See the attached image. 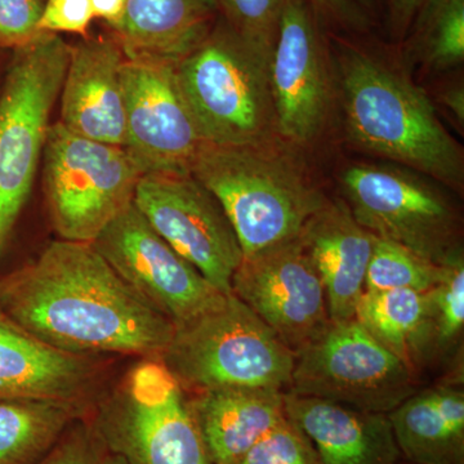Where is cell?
I'll return each instance as SVG.
<instances>
[{
  "label": "cell",
  "instance_id": "obj_1",
  "mask_svg": "<svg viewBox=\"0 0 464 464\" xmlns=\"http://www.w3.org/2000/svg\"><path fill=\"white\" fill-rule=\"evenodd\" d=\"M0 315L74 355L160 357L174 325L128 285L91 243L51 241L0 277Z\"/></svg>",
  "mask_w": 464,
  "mask_h": 464
},
{
  "label": "cell",
  "instance_id": "obj_2",
  "mask_svg": "<svg viewBox=\"0 0 464 464\" xmlns=\"http://www.w3.org/2000/svg\"><path fill=\"white\" fill-rule=\"evenodd\" d=\"M338 69L344 125L356 148L462 190L463 150L423 90L355 45H341Z\"/></svg>",
  "mask_w": 464,
  "mask_h": 464
},
{
  "label": "cell",
  "instance_id": "obj_3",
  "mask_svg": "<svg viewBox=\"0 0 464 464\" xmlns=\"http://www.w3.org/2000/svg\"><path fill=\"white\" fill-rule=\"evenodd\" d=\"M191 174L221 204L244 257L298 239L329 200L274 141L246 146L204 142Z\"/></svg>",
  "mask_w": 464,
  "mask_h": 464
},
{
  "label": "cell",
  "instance_id": "obj_4",
  "mask_svg": "<svg viewBox=\"0 0 464 464\" xmlns=\"http://www.w3.org/2000/svg\"><path fill=\"white\" fill-rule=\"evenodd\" d=\"M185 392L221 389L286 392L295 353L237 295L174 328L159 357Z\"/></svg>",
  "mask_w": 464,
  "mask_h": 464
},
{
  "label": "cell",
  "instance_id": "obj_5",
  "mask_svg": "<svg viewBox=\"0 0 464 464\" xmlns=\"http://www.w3.org/2000/svg\"><path fill=\"white\" fill-rule=\"evenodd\" d=\"M268 63L270 58L221 18L177 63L179 87L204 142L246 146L275 141Z\"/></svg>",
  "mask_w": 464,
  "mask_h": 464
},
{
  "label": "cell",
  "instance_id": "obj_6",
  "mask_svg": "<svg viewBox=\"0 0 464 464\" xmlns=\"http://www.w3.org/2000/svg\"><path fill=\"white\" fill-rule=\"evenodd\" d=\"M70 48L61 35L43 33L9 54L0 83V256L42 163Z\"/></svg>",
  "mask_w": 464,
  "mask_h": 464
},
{
  "label": "cell",
  "instance_id": "obj_7",
  "mask_svg": "<svg viewBox=\"0 0 464 464\" xmlns=\"http://www.w3.org/2000/svg\"><path fill=\"white\" fill-rule=\"evenodd\" d=\"M90 413L109 453L128 464H215L188 395L158 357H142Z\"/></svg>",
  "mask_w": 464,
  "mask_h": 464
},
{
  "label": "cell",
  "instance_id": "obj_8",
  "mask_svg": "<svg viewBox=\"0 0 464 464\" xmlns=\"http://www.w3.org/2000/svg\"><path fill=\"white\" fill-rule=\"evenodd\" d=\"M43 191L58 239L92 243L133 203L143 176L121 146L52 123L42 157Z\"/></svg>",
  "mask_w": 464,
  "mask_h": 464
},
{
  "label": "cell",
  "instance_id": "obj_9",
  "mask_svg": "<svg viewBox=\"0 0 464 464\" xmlns=\"http://www.w3.org/2000/svg\"><path fill=\"white\" fill-rule=\"evenodd\" d=\"M414 170L353 166L341 177L346 204L357 222L441 266L463 255L459 212L438 186Z\"/></svg>",
  "mask_w": 464,
  "mask_h": 464
},
{
  "label": "cell",
  "instance_id": "obj_10",
  "mask_svg": "<svg viewBox=\"0 0 464 464\" xmlns=\"http://www.w3.org/2000/svg\"><path fill=\"white\" fill-rule=\"evenodd\" d=\"M418 391V372L355 319L331 323L295 353L286 392L389 414Z\"/></svg>",
  "mask_w": 464,
  "mask_h": 464
},
{
  "label": "cell",
  "instance_id": "obj_11",
  "mask_svg": "<svg viewBox=\"0 0 464 464\" xmlns=\"http://www.w3.org/2000/svg\"><path fill=\"white\" fill-rule=\"evenodd\" d=\"M134 206L151 227L218 289L231 280L244 256L221 204L191 173L143 174Z\"/></svg>",
  "mask_w": 464,
  "mask_h": 464
},
{
  "label": "cell",
  "instance_id": "obj_12",
  "mask_svg": "<svg viewBox=\"0 0 464 464\" xmlns=\"http://www.w3.org/2000/svg\"><path fill=\"white\" fill-rule=\"evenodd\" d=\"M91 244L174 328L206 313L225 295L151 227L134 203Z\"/></svg>",
  "mask_w": 464,
  "mask_h": 464
},
{
  "label": "cell",
  "instance_id": "obj_13",
  "mask_svg": "<svg viewBox=\"0 0 464 464\" xmlns=\"http://www.w3.org/2000/svg\"><path fill=\"white\" fill-rule=\"evenodd\" d=\"M174 63L127 58L123 148L143 174L191 173L204 145Z\"/></svg>",
  "mask_w": 464,
  "mask_h": 464
},
{
  "label": "cell",
  "instance_id": "obj_14",
  "mask_svg": "<svg viewBox=\"0 0 464 464\" xmlns=\"http://www.w3.org/2000/svg\"><path fill=\"white\" fill-rule=\"evenodd\" d=\"M231 293L295 353L332 323L325 288L299 237L244 257Z\"/></svg>",
  "mask_w": 464,
  "mask_h": 464
},
{
  "label": "cell",
  "instance_id": "obj_15",
  "mask_svg": "<svg viewBox=\"0 0 464 464\" xmlns=\"http://www.w3.org/2000/svg\"><path fill=\"white\" fill-rule=\"evenodd\" d=\"M320 21L307 0H286L270 63L276 134L304 146L323 132L332 79Z\"/></svg>",
  "mask_w": 464,
  "mask_h": 464
},
{
  "label": "cell",
  "instance_id": "obj_16",
  "mask_svg": "<svg viewBox=\"0 0 464 464\" xmlns=\"http://www.w3.org/2000/svg\"><path fill=\"white\" fill-rule=\"evenodd\" d=\"M125 54L112 36L79 42L70 48L60 97V123L70 132L123 148Z\"/></svg>",
  "mask_w": 464,
  "mask_h": 464
},
{
  "label": "cell",
  "instance_id": "obj_17",
  "mask_svg": "<svg viewBox=\"0 0 464 464\" xmlns=\"http://www.w3.org/2000/svg\"><path fill=\"white\" fill-rule=\"evenodd\" d=\"M96 356L63 353L0 315V399H47L91 408L99 389Z\"/></svg>",
  "mask_w": 464,
  "mask_h": 464
},
{
  "label": "cell",
  "instance_id": "obj_18",
  "mask_svg": "<svg viewBox=\"0 0 464 464\" xmlns=\"http://www.w3.org/2000/svg\"><path fill=\"white\" fill-rule=\"evenodd\" d=\"M299 241L320 275L332 322L353 320L365 292L374 235L356 221L346 203L328 200L304 226Z\"/></svg>",
  "mask_w": 464,
  "mask_h": 464
},
{
  "label": "cell",
  "instance_id": "obj_19",
  "mask_svg": "<svg viewBox=\"0 0 464 464\" xmlns=\"http://www.w3.org/2000/svg\"><path fill=\"white\" fill-rule=\"evenodd\" d=\"M285 413L306 433L320 464H399L389 415L285 392Z\"/></svg>",
  "mask_w": 464,
  "mask_h": 464
},
{
  "label": "cell",
  "instance_id": "obj_20",
  "mask_svg": "<svg viewBox=\"0 0 464 464\" xmlns=\"http://www.w3.org/2000/svg\"><path fill=\"white\" fill-rule=\"evenodd\" d=\"M192 418L215 464H235L285 420V392L221 389L188 398Z\"/></svg>",
  "mask_w": 464,
  "mask_h": 464
},
{
  "label": "cell",
  "instance_id": "obj_21",
  "mask_svg": "<svg viewBox=\"0 0 464 464\" xmlns=\"http://www.w3.org/2000/svg\"><path fill=\"white\" fill-rule=\"evenodd\" d=\"M387 415L406 462L464 464L462 375L418 390Z\"/></svg>",
  "mask_w": 464,
  "mask_h": 464
},
{
  "label": "cell",
  "instance_id": "obj_22",
  "mask_svg": "<svg viewBox=\"0 0 464 464\" xmlns=\"http://www.w3.org/2000/svg\"><path fill=\"white\" fill-rule=\"evenodd\" d=\"M213 0H128L114 38L125 57L177 63L216 25Z\"/></svg>",
  "mask_w": 464,
  "mask_h": 464
},
{
  "label": "cell",
  "instance_id": "obj_23",
  "mask_svg": "<svg viewBox=\"0 0 464 464\" xmlns=\"http://www.w3.org/2000/svg\"><path fill=\"white\" fill-rule=\"evenodd\" d=\"M353 319L382 346L417 372L420 366L436 359L427 292L365 290Z\"/></svg>",
  "mask_w": 464,
  "mask_h": 464
},
{
  "label": "cell",
  "instance_id": "obj_24",
  "mask_svg": "<svg viewBox=\"0 0 464 464\" xmlns=\"http://www.w3.org/2000/svg\"><path fill=\"white\" fill-rule=\"evenodd\" d=\"M92 408L47 399H0V464H39Z\"/></svg>",
  "mask_w": 464,
  "mask_h": 464
},
{
  "label": "cell",
  "instance_id": "obj_25",
  "mask_svg": "<svg viewBox=\"0 0 464 464\" xmlns=\"http://www.w3.org/2000/svg\"><path fill=\"white\" fill-rule=\"evenodd\" d=\"M408 36V53L433 70L456 67L464 60V0H426Z\"/></svg>",
  "mask_w": 464,
  "mask_h": 464
},
{
  "label": "cell",
  "instance_id": "obj_26",
  "mask_svg": "<svg viewBox=\"0 0 464 464\" xmlns=\"http://www.w3.org/2000/svg\"><path fill=\"white\" fill-rule=\"evenodd\" d=\"M440 266L390 240L375 237L366 271L365 290L409 289L427 292L438 283Z\"/></svg>",
  "mask_w": 464,
  "mask_h": 464
},
{
  "label": "cell",
  "instance_id": "obj_27",
  "mask_svg": "<svg viewBox=\"0 0 464 464\" xmlns=\"http://www.w3.org/2000/svg\"><path fill=\"white\" fill-rule=\"evenodd\" d=\"M436 357L449 355L464 331V256L440 266L438 283L427 290Z\"/></svg>",
  "mask_w": 464,
  "mask_h": 464
},
{
  "label": "cell",
  "instance_id": "obj_28",
  "mask_svg": "<svg viewBox=\"0 0 464 464\" xmlns=\"http://www.w3.org/2000/svg\"><path fill=\"white\" fill-rule=\"evenodd\" d=\"M221 20L271 58L286 0H213Z\"/></svg>",
  "mask_w": 464,
  "mask_h": 464
},
{
  "label": "cell",
  "instance_id": "obj_29",
  "mask_svg": "<svg viewBox=\"0 0 464 464\" xmlns=\"http://www.w3.org/2000/svg\"><path fill=\"white\" fill-rule=\"evenodd\" d=\"M235 464H320V460L306 433L286 417Z\"/></svg>",
  "mask_w": 464,
  "mask_h": 464
},
{
  "label": "cell",
  "instance_id": "obj_30",
  "mask_svg": "<svg viewBox=\"0 0 464 464\" xmlns=\"http://www.w3.org/2000/svg\"><path fill=\"white\" fill-rule=\"evenodd\" d=\"M42 0H0V52L26 47L42 35Z\"/></svg>",
  "mask_w": 464,
  "mask_h": 464
},
{
  "label": "cell",
  "instance_id": "obj_31",
  "mask_svg": "<svg viewBox=\"0 0 464 464\" xmlns=\"http://www.w3.org/2000/svg\"><path fill=\"white\" fill-rule=\"evenodd\" d=\"M108 453L87 415L67 429L39 464H103Z\"/></svg>",
  "mask_w": 464,
  "mask_h": 464
},
{
  "label": "cell",
  "instance_id": "obj_32",
  "mask_svg": "<svg viewBox=\"0 0 464 464\" xmlns=\"http://www.w3.org/2000/svg\"><path fill=\"white\" fill-rule=\"evenodd\" d=\"M94 20L91 0H45L39 30L42 33L74 34L85 39Z\"/></svg>",
  "mask_w": 464,
  "mask_h": 464
},
{
  "label": "cell",
  "instance_id": "obj_33",
  "mask_svg": "<svg viewBox=\"0 0 464 464\" xmlns=\"http://www.w3.org/2000/svg\"><path fill=\"white\" fill-rule=\"evenodd\" d=\"M320 23L348 30H365L368 16L353 0H307Z\"/></svg>",
  "mask_w": 464,
  "mask_h": 464
},
{
  "label": "cell",
  "instance_id": "obj_34",
  "mask_svg": "<svg viewBox=\"0 0 464 464\" xmlns=\"http://www.w3.org/2000/svg\"><path fill=\"white\" fill-rule=\"evenodd\" d=\"M426 0H389L390 29L395 38H404Z\"/></svg>",
  "mask_w": 464,
  "mask_h": 464
},
{
  "label": "cell",
  "instance_id": "obj_35",
  "mask_svg": "<svg viewBox=\"0 0 464 464\" xmlns=\"http://www.w3.org/2000/svg\"><path fill=\"white\" fill-rule=\"evenodd\" d=\"M128 0H91L94 18L105 21L110 29L115 30L123 21Z\"/></svg>",
  "mask_w": 464,
  "mask_h": 464
},
{
  "label": "cell",
  "instance_id": "obj_36",
  "mask_svg": "<svg viewBox=\"0 0 464 464\" xmlns=\"http://www.w3.org/2000/svg\"><path fill=\"white\" fill-rule=\"evenodd\" d=\"M442 103L445 108L453 114L454 119L458 123L463 125L464 121V91L459 85H454V87L448 88L447 91L442 93L441 97Z\"/></svg>",
  "mask_w": 464,
  "mask_h": 464
},
{
  "label": "cell",
  "instance_id": "obj_37",
  "mask_svg": "<svg viewBox=\"0 0 464 464\" xmlns=\"http://www.w3.org/2000/svg\"><path fill=\"white\" fill-rule=\"evenodd\" d=\"M103 464H128L123 458L116 456V454L108 453L105 462Z\"/></svg>",
  "mask_w": 464,
  "mask_h": 464
},
{
  "label": "cell",
  "instance_id": "obj_38",
  "mask_svg": "<svg viewBox=\"0 0 464 464\" xmlns=\"http://www.w3.org/2000/svg\"><path fill=\"white\" fill-rule=\"evenodd\" d=\"M360 8L365 9L366 7H371L372 0H353Z\"/></svg>",
  "mask_w": 464,
  "mask_h": 464
},
{
  "label": "cell",
  "instance_id": "obj_39",
  "mask_svg": "<svg viewBox=\"0 0 464 464\" xmlns=\"http://www.w3.org/2000/svg\"><path fill=\"white\" fill-rule=\"evenodd\" d=\"M399 464H414V463L406 462V460L401 459V460H400Z\"/></svg>",
  "mask_w": 464,
  "mask_h": 464
}]
</instances>
